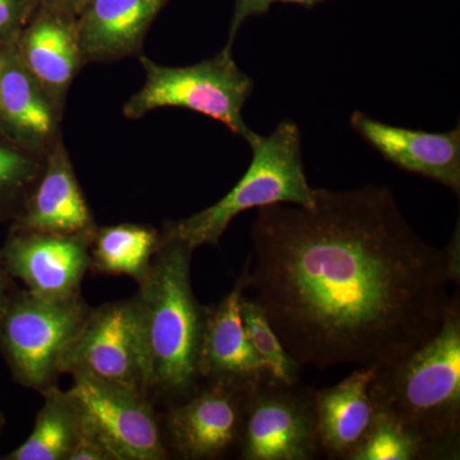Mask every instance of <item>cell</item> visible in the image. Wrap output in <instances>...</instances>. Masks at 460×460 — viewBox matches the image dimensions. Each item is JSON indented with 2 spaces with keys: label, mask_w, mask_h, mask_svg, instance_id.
Returning <instances> with one entry per match:
<instances>
[{
  "label": "cell",
  "mask_w": 460,
  "mask_h": 460,
  "mask_svg": "<svg viewBox=\"0 0 460 460\" xmlns=\"http://www.w3.org/2000/svg\"><path fill=\"white\" fill-rule=\"evenodd\" d=\"M247 289L301 367H385L434 337L460 278L459 229L432 246L384 186L257 208Z\"/></svg>",
  "instance_id": "obj_1"
},
{
  "label": "cell",
  "mask_w": 460,
  "mask_h": 460,
  "mask_svg": "<svg viewBox=\"0 0 460 460\" xmlns=\"http://www.w3.org/2000/svg\"><path fill=\"white\" fill-rule=\"evenodd\" d=\"M192 255V248L163 235L150 270L133 296L148 398L168 404L187 398L201 381L199 348L208 307L193 295Z\"/></svg>",
  "instance_id": "obj_2"
},
{
  "label": "cell",
  "mask_w": 460,
  "mask_h": 460,
  "mask_svg": "<svg viewBox=\"0 0 460 460\" xmlns=\"http://www.w3.org/2000/svg\"><path fill=\"white\" fill-rule=\"evenodd\" d=\"M370 394L383 411L419 438L426 459H459L460 305L454 296L434 337L380 367Z\"/></svg>",
  "instance_id": "obj_3"
},
{
  "label": "cell",
  "mask_w": 460,
  "mask_h": 460,
  "mask_svg": "<svg viewBox=\"0 0 460 460\" xmlns=\"http://www.w3.org/2000/svg\"><path fill=\"white\" fill-rule=\"evenodd\" d=\"M252 160L232 190L199 213L166 224L163 235L177 239L193 251L217 244L237 215L265 206L313 204L314 189L305 172L302 136L292 120H283L269 136L250 142Z\"/></svg>",
  "instance_id": "obj_4"
},
{
  "label": "cell",
  "mask_w": 460,
  "mask_h": 460,
  "mask_svg": "<svg viewBox=\"0 0 460 460\" xmlns=\"http://www.w3.org/2000/svg\"><path fill=\"white\" fill-rule=\"evenodd\" d=\"M146 80L124 104L127 118L138 119L162 108H183L211 118L246 140L256 137L242 117L253 81L234 62L232 49L193 66H165L140 57Z\"/></svg>",
  "instance_id": "obj_5"
},
{
  "label": "cell",
  "mask_w": 460,
  "mask_h": 460,
  "mask_svg": "<svg viewBox=\"0 0 460 460\" xmlns=\"http://www.w3.org/2000/svg\"><path fill=\"white\" fill-rule=\"evenodd\" d=\"M91 310L83 295L49 299L12 290L0 317V352L14 381L40 394L57 385L66 350Z\"/></svg>",
  "instance_id": "obj_6"
},
{
  "label": "cell",
  "mask_w": 460,
  "mask_h": 460,
  "mask_svg": "<svg viewBox=\"0 0 460 460\" xmlns=\"http://www.w3.org/2000/svg\"><path fill=\"white\" fill-rule=\"evenodd\" d=\"M257 384L208 378L187 398L168 404L162 426L169 452L181 459L211 460L237 450Z\"/></svg>",
  "instance_id": "obj_7"
},
{
  "label": "cell",
  "mask_w": 460,
  "mask_h": 460,
  "mask_svg": "<svg viewBox=\"0 0 460 460\" xmlns=\"http://www.w3.org/2000/svg\"><path fill=\"white\" fill-rule=\"evenodd\" d=\"M243 460H311L320 453L314 389L265 378L248 398L237 447Z\"/></svg>",
  "instance_id": "obj_8"
},
{
  "label": "cell",
  "mask_w": 460,
  "mask_h": 460,
  "mask_svg": "<svg viewBox=\"0 0 460 460\" xmlns=\"http://www.w3.org/2000/svg\"><path fill=\"white\" fill-rule=\"evenodd\" d=\"M95 378L148 398L133 298L93 308L62 362V375Z\"/></svg>",
  "instance_id": "obj_9"
},
{
  "label": "cell",
  "mask_w": 460,
  "mask_h": 460,
  "mask_svg": "<svg viewBox=\"0 0 460 460\" xmlns=\"http://www.w3.org/2000/svg\"><path fill=\"white\" fill-rule=\"evenodd\" d=\"M74 377L69 393L80 405L84 425L108 447L114 460H165L162 419L150 398L95 378Z\"/></svg>",
  "instance_id": "obj_10"
},
{
  "label": "cell",
  "mask_w": 460,
  "mask_h": 460,
  "mask_svg": "<svg viewBox=\"0 0 460 460\" xmlns=\"http://www.w3.org/2000/svg\"><path fill=\"white\" fill-rule=\"evenodd\" d=\"M91 239L11 226L0 252L9 277L22 281L27 292L41 298H72L83 295Z\"/></svg>",
  "instance_id": "obj_11"
},
{
  "label": "cell",
  "mask_w": 460,
  "mask_h": 460,
  "mask_svg": "<svg viewBox=\"0 0 460 460\" xmlns=\"http://www.w3.org/2000/svg\"><path fill=\"white\" fill-rule=\"evenodd\" d=\"M350 126L386 162L459 195L460 127L449 132L420 131L381 122L362 111H354Z\"/></svg>",
  "instance_id": "obj_12"
},
{
  "label": "cell",
  "mask_w": 460,
  "mask_h": 460,
  "mask_svg": "<svg viewBox=\"0 0 460 460\" xmlns=\"http://www.w3.org/2000/svg\"><path fill=\"white\" fill-rule=\"evenodd\" d=\"M45 156L40 175L12 228L93 237L98 226L65 145L57 140Z\"/></svg>",
  "instance_id": "obj_13"
},
{
  "label": "cell",
  "mask_w": 460,
  "mask_h": 460,
  "mask_svg": "<svg viewBox=\"0 0 460 460\" xmlns=\"http://www.w3.org/2000/svg\"><path fill=\"white\" fill-rule=\"evenodd\" d=\"M36 13L14 44L23 65L60 114L66 93L84 65L77 21L45 7L39 8Z\"/></svg>",
  "instance_id": "obj_14"
},
{
  "label": "cell",
  "mask_w": 460,
  "mask_h": 460,
  "mask_svg": "<svg viewBox=\"0 0 460 460\" xmlns=\"http://www.w3.org/2000/svg\"><path fill=\"white\" fill-rule=\"evenodd\" d=\"M40 84L23 65L16 44L7 45L0 72V133L40 155L56 142L58 118Z\"/></svg>",
  "instance_id": "obj_15"
},
{
  "label": "cell",
  "mask_w": 460,
  "mask_h": 460,
  "mask_svg": "<svg viewBox=\"0 0 460 460\" xmlns=\"http://www.w3.org/2000/svg\"><path fill=\"white\" fill-rule=\"evenodd\" d=\"M246 268L228 295L206 311L204 334L199 348L201 380L224 378L257 384L269 376L261 359L248 341L241 314V299L246 295Z\"/></svg>",
  "instance_id": "obj_16"
},
{
  "label": "cell",
  "mask_w": 460,
  "mask_h": 460,
  "mask_svg": "<svg viewBox=\"0 0 460 460\" xmlns=\"http://www.w3.org/2000/svg\"><path fill=\"white\" fill-rule=\"evenodd\" d=\"M168 0H90L77 21L84 63L140 54L148 27Z\"/></svg>",
  "instance_id": "obj_17"
},
{
  "label": "cell",
  "mask_w": 460,
  "mask_h": 460,
  "mask_svg": "<svg viewBox=\"0 0 460 460\" xmlns=\"http://www.w3.org/2000/svg\"><path fill=\"white\" fill-rule=\"evenodd\" d=\"M380 367L356 368L337 385L314 390L320 453L347 460L367 434L376 414L370 394Z\"/></svg>",
  "instance_id": "obj_18"
},
{
  "label": "cell",
  "mask_w": 460,
  "mask_h": 460,
  "mask_svg": "<svg viewBox=\"0 0 460 460\" xmlns=\"http://www.w3.org/2000/svg\"><path fill=\"white\" fill-rule=\"evenodd\" d=\"M41 410L36 416L31 434L3 460H68L83 434L80 405L69 390L58 385L41 393Z\"/></svg>",
  "instance_id": "obj_19"
},
{
  "label": "cell",
  "mask_w": 460,
  "mask_h": 460,
  "mask_svg": "<svg viewBox=\"0 0 460 460\" xmlns=\"http://www.w3.org/2000/svg\"><path fill=\"white\" fill-rule=\"evenodd\" d=\"M163 243L162 232L141 224L98 226L90 244V271L140 283Z\"/></svg>",
  "instance_id": "obj_20"
},
{
  "label": "cell",
  "mask_w": 460,
  "mask_h": 460,
  "mask_svg": "<svg viewBox=\"0 0 460 460\" xmlns=\"http://www.w3.org/2000/svg\"><path fill=\"white\" fill-rule=\"evenodd\" d=\"M241 314L248 341L269 372L272 380L283 384H298L301 366L287 352L272 328L262 305L244 295L241 299Z\"/></svg>",
  "instance_id": "obj_21"
},
{
  "label": "cell",
  "mask_w": 460,
  "mask_h": 460,
  "mask_svg": "<svg viewBox=\"0 0 460 460\" xmlns=\"http://www.w3.org/2000/svg\"><path fill=\"white\" fill-rule=\"evenodd\" d=\"M42 165L40 155L17 146L0 133V224L13 222Z\"/></svg>",
  "instance_id": "obj_22"
},
{
  "label": "cell",
  "mask_w": 460,
  "mask_h": 460,
  "mask_svg": "<svg viewBox=\"0 0 460 460\" xmlns=\"http://www.w3.org/2000/svg\"><path fill=\"white\" fill-rule=\"evenodd\" d=\"M428 460L413 432L399 420L376 411L367 434L347 460Z\"/></svg>",
  "instance_id": "obj_23"
},
{
  "label": "cell",
  "mask_w": 460,
  "mask_h": 460,
  "mask_svg": "<svg viewBox=\"0 0 460 460\" xmlns=\"http://www.w3.org/2000/svg\"><path fill=\"white\" fill-rule=\"evenodd\" d=\"M38 5V0H0V45L17 41Z\"/></svg>",
  "instance_id": "obj_24"
},
{
  "label": "cell",
  "mask_w": 460,
  "mask_h": 460,
  "mask_svg": "<svg viewBox=\"0 0 460 460\" xmlns=\"http://www.w3.org/2000/svg\"><path fill=\"white\" fill-rule=\"evenodd\" d=\"M325 0H234V12L229 27V40L226 48L232 49L235 36L248 18L266 14L275 3H292V4L304 5L311 8Z\"/></svg>",
  "instance_id": "obj_25"
},
{
  "label": "cell",
  "mask_w": 460,
  "mask_h": 460,
  "mask_svg": "<svg viewBox=\"0 0 460 460\" xmlns=\"http://www.w3.org/2000/svg\"><path fill=\"white\" fill-rule=\"evenodd\" d=\"M68 460H114V458L104 443L84 422L83 434L78 438Z\"/></svg>",
  "instance_id": "obj_26"
},
{
  "label": "cell",
  "mask_w": 460,
  "mask_h": 460,
  "mask_svg": "<svg viewBox=\"0 0 460 460\" xmlns=\"http://www.w3.org/2000/svg\"><path fill=\"white\" fill-rule=\"evenodd\" d=\"M89 3L90 0H40L39 5L77 18Z\"/></svg>",
  "instance_id": "obj_27"
},
{
  "label": "cell",
  "mask_w": 460,
  "mask_h": 460,
  "mask_svg": "<svg viewBox=\"0 0 460 460\" xmlns=\"http://www.w3.org/2000/svg\"><path fill=\"white\" fill-rule=\"evenodd\" d=\"M12 278L9 277L4 261H3L2 252H0V317L7 307L9 296L12 293Z\"/></svg>",
  "instance_id": "obj_28"
},
{
  "label": "cell",
  "mask_w": 460,
  "mask_h": 460,
  "mask_svg": "<svg viewBox=\"0 0 460 460\" xmlns=\"http://www.w3.org/2000/svg\"><path fill=\"white\" fill-rule=\"evenodd\" d=\"M7 45H0V72H2L3 58H4V49Z\"/></svg>",
  "instance_id": "obj_29"
},
{
  "label": "cell",
  "mask_w": 460,
  "mask_h": 460,
  "mask_svg": "<svg viewBox=\"0 0 460 460\" xmlns=\"http://www.w3.org/2000/svg\"><path fill=\"white\" fill-rule=\"evenodd\" d=\"M5 419L4 414L0 411V436H2L3 429H4Z\"/></svg>",
  "instance_id": "obj_30"
},
{
  "label": "cell",
  "mask_w": 460,
  "mask_h": 460,
  "mask_svg": "<svg viewBox=\"0 0 460 460\" xmlns=\"http://www.w3.org/2000/svg\"><path fill=\"white\" fill-rule=\"evenodd\" d=\"M38 2H40V0H38Z\"/></svg>",
  "instance_id": "obj_31"
}]
</instances>
